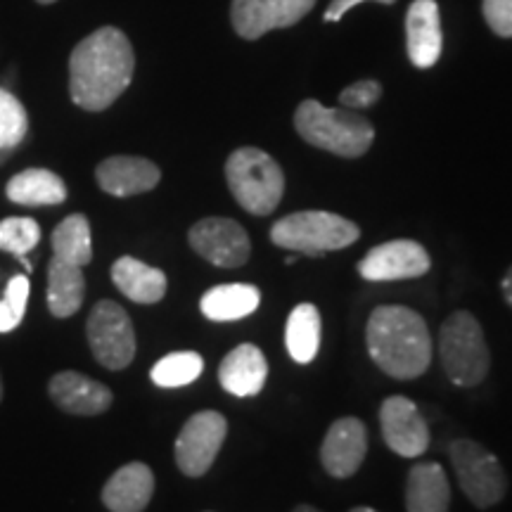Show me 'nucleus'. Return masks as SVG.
<instances>
[{"label": "nucleus", "instance_id": "obj_1", "mask_svg": "<svg viewBox=\"0 0 512 512\" xmlns=\"http://www.w3.org/2000/svg\"><path fill=\"white\" fill-rule=\"evenodd\" d=\"M136 55L126 34L117 27H102L86 36L69 57V95L76 107L102 112L131 86Z\"/></svg>", "mask_w": 512, "mask_h": 512}, {"label": "nucleus", "instance_id": "obj_2", "mask_svg": "<svg viewBox=\"0 0 512 512\" xmlns=\"http://www.w3.org/2000/svg\"><path fill=\"white\" fill-rule=\"evenodd\" d=\"M366 344L375 366L394 380H415L432 363L430 328L408 306H377L368 318Z\"/></svg>", "mask_w": 512, "mask_h": 512}, {"label": "nucleus", "instance_id": "obj_3", "mask_svg": "<svg viewBox=\"0 0 512 512\" xmlns=\"http://www.w3.org/2000/svg\"><path fill=\"white\" fill-rule=\"evenodd\" d=\"M294 128L309 145L347 159L366 155L375 140V128L366 117L344 107H323L318 100H304L297 107Z\"/></svg>", "mask_w": 512, "mask_h": 512}, {"label": "nucleus", "instance_id": "obj_4", "mask_svg": "<svg viewBox=\"0 0 512 512\" xmlns=\"http://www.w3.org/2000/svg\"><path fill=\"white\" fill-rule=\"evenodd\" d=\"M361 238V228L332 211H294L271 226L275 247L299 256H323L337 252Z\"/></svg>", "mask_w": 512, "mask_h": 512}, {"label": "nucleus", "instance_id": "obj_5", "mask_svg": "<svg viewBox=\"0 0 512 512\" xmlns=\"http://www.w3.org/2000/svg\"><path fill=\"white\" fill-rule=\"evenodd\" d=\"M226 181L240 207L254 216L273 214L285 195L283 169L259 147H240L228 157Z\"/></svg>", "mask_w": 512, "mask_h": 512}, {"label": "nucleus", "instance_id": "obj_6", "mask_svg": "<svg viewBox=\"0 0 512 512\" xmlns=\"http://www.w3.org/2000/svg\"><path fill=\"white\" fill-rule=\"evenodd\" d=\"M439 358L456 387H477L491 368V351L484 330L470 311H456L439 332Z\"/></svg>", "mask_w": 512, "mask_h": 512}, {"label": "nucleus", "instance_id": "obj_7", "mask_svg": "<svg viewBox=\"0 0 512 512\" xmlns=\"http://www.w3.org/2000/svg\"><path fill=\"white\" fill-rule=\"evenodd\" d=\"M453 472H456L460 489L479 510L494 508L501 503L508 491V477L494 453L472 439H456L448 446Z\"/></svg>", "mask_w": 512, "mask_h": 512}, {"label": "nucleus", "instance_id": "obj_8", "mask_svg": "<svg viewBox=\"0 0 512 512\" xmlns=\"http://www.w3.org/2000/svg\"><path fill=\"white\" fill-rule=\"evenodd\" d=\"M88 344L95 361L107 370H124L136 356V330L117 302L102 299L93 306L86 323Z\"/></svg>", "mask_w": 512, "mask_h": 512}, {"label": "nucleus", "instance_id": "obj_9", "mask_svg": "<svg viewBox=\"0 0 512 512\" xmlns=\"http://www.w3.org/2000/svg\"><path fill=\"white\" fill-rule=\"evenodd\" d=\"M228 434V422L216 411H200L185 422L176 439V465L185 477L207 475Z\"/></svg>", "mask_w": 512, "mask_h": 512}, {"label": "nucleus", "instance_id": "obj_10", "mask_svg": "<svg viewBox=\"0 0 512 512\" xmlns=\"http://www.w3.org/2000/svg\"><path fill=\"white\" fill-rule=\"evenodd\" d=\"M190 247L202 259L219 268H240L249 261L252 242L247 230L238 221L223 219V216H209L197 221L188 233Z\"/></svg>", "mask_w": 512, "mask_h": 512}, {"label": "nucleus", "instance_id": "obj_11", "mask_svg": "<svg viewBox=\"0 0 512 512\" xmlns=\"http://www.w3.org/2000/svg\"><path fill=\"white\" fill-rule=\"evenodd\" d=\"M316 5V0H233L230 22L245 41H259L273 29L294 27Z\"/></svg>", "mask_w": 512, "mask_h": 512}, {"label": "nucleus", "instance_id": "obj_12", "mask_svg": "<svg viewBox=\"0 0 512 512\" xmlns=\"http://www.w3.org/2000/svg\"><path fill=\"white\" fill-rule=\"evenodd\" d=\"M427 249L415 240H389L377 245L358 261V273L370 283L411 280L430 271Z\"/></svg>", "mask_w": 512, "mask_h": 512}, {"label": "nucleus", "instance_id": "obj_13", "mask_svg": "<svg viewBox=\"0 0 512 512\" xmlns=\"http://www.w3.org/2000/svg\"><path fill=\"white\" fill-rule=\"evenodd\" d=\"M382 437L396 456L420 458L430 448V430L418 406L406 396H389L380 408Z\"/></svg>", "mask_w": 512, "mask_h": 512}, {"label": "nucleus", "instance_id": "obj_14", "mask_svg": "<svg viewBox=\"0 0 512 512\" xmlns=\"http://www.w3.org/2000/svg\"><path fill=\"white\" fill-rule=\"evenodd\" d=\"M368 453V430L358 418H339L320 446L323 470L335 479H349L361 470Z\"/></svg>", "mask_w": 512, "mask_h": 512}, {"label": "nucleus", "instance_id": "obj_15", "mask_svg": "<svg viewBox=\"0 0 512 512\" xmlns=\"http://www.w3.org/2000/svg\"><path fill=\"white\" fill-rule=\"evenodd\" d=\"M95 181L107 195L112 197H133L155 190L162 181V171L155 162L145 157L117 155L107 157L95 169Z\"/></svg>", "mask_w": 512, "mask_h": 512}, {"label": "nucleus", "instance_id": "obj_16", "mask_svg": "<svg viewBox=\"0 0 512 512\" xmlns=\"http://www.w3.org/2000/svg\"><path fill=\"white\" fill-rule=\"evenodd\" d=\"M48 394L60 411L72 415H100L114 403L110 387L76 370L57 373L48 384Z\"/></svg>", "mask_w": 512, "mask_h": 512}, {"label": "nucleus", "instance_id": "obj_17", "mask_svg": "<svg viewBox=\"0 0 512 512\" xmlns=\"http://www.w3.org/2000/svg\"><path fill=\"white\" fill-rule=\"evenodd\" d=\"M406 46L415 67L430 69L444 48L437 0H413L406 15Z\"/></svg>", "mask_w": 512, "mask_h": 512}, {"label": "nucleus", "instance_id": "obj_18", "mask_svg": "<svg viewBox=\"0 0 512 512\" xmlns=\"http://www.w3.org/2000/svg\"><path fill=\"white\" fill-rule=\"evenodd\" d=\"M268 377V361L264 351L254 344H240L223 358L219 366V382L228 394L247 399L264 389Z\"/></svg>", "mask_w": 512, "mask_h": 512}, {"label": "nucleus", "instance_id": "obj_19", "mask_svg": "<svg viewBox=\"0 0 512 512\" xmlns=\"http://www.w3.org/2000/svg\"><path fill=\"white\" fill-rule=\"evenodd\" d=\"M155 494V475L145 463H128L107 479L102 503L112 512H143Z\"/></svg>", "mask_w": 512, "mask_h": 512}, {"label": "nucleus", "instance_id": "obj_20", "mask_svg": "<svg viewBox=\"0 0 512 512\" xmlns=\"http://www.w3.org/2000/svg\"><path fill=\"white\" fill-rule=\"evenodd\" d=\"M451 484L439 463H418L406 479L408 512H448Z\"/></svg>", "mask_w": 512, "mask_h": 512}, {"label": "nucleus", "instance_id": "obj_21", "mask_svg": "<svg viewBox=\"0 0 512 512\" xmlns=\"http://www.w3.org/2000/svg\"><path fill=\"white\" fill-rule=\"evenodd\" d=\"M112 280L124 297L136 304H157L166 294V275L155 266H147L133 256H121L112 266Z\"/></svg>", "mask_w": 512, "mask_h": 512}, {"label": "nucleus", "instance_id": "obj_22", "mask_svg": "<svg viewBox=\"0 0 512 512\" xmlns=\"http://www.w3.org/2000/svg\"><path fill=\"white\" fill-rule=\"evenodd\" d=\"M5 195L22 207H55L67 200V185L55 171L27 169L10 178Z\"/></svg>", "mask_w": 512, "mask_h": 512}, {"label": "nucleus", "instance_id": "obj_23", "mask_svg": "<svg viewBox=\"0 0 512 512\" xmlns=\"http://www.w3.org/2000/svg\"><path fill=\"white\" fill-rule=\"evenodd\" d=\"M261 304L259 287L245 283H230L216 285L202 294L200 309L204 318L214 320V323H230V320H240L252 316Z\"/></svg>", "mask_w": 512, "mask_h": 512}, {"label": "nucleus", "instance_id": "obj_24", "mask_svg": "<svg viewBox=\"0 0 512 512\" xmlns=\"http://www.w3.org/2000/svg\"><path fill=\"white\" fill-rule=\"evenodd\" d=\"M86 297V278L81 266L67 264L57 256L48 266V309L55 318H69L81 309Z\"/></svg>", "mask_w": 512, "mask_h": 512}, {"label": "nucleus", "instance_id": "obj_25", "mask_svg": "<svg viewBox=\"0 0 512 512\" xmlns=\"http://www.w3.org/2000/svg\"><path fill=\"white\" fill-rule=\"evenodd\" d=\"M320 332H323V320H320V311L316 306H294L285 328V344L294 363L306 366L316 358L320 349Z\"/></svg>", "mask_w": 512, "mask_h": 512}, {"label": "nucleus", "instance_id": "obj_26", "mask_svg": "<svg viewBox=\"0 0 512 512\" xmlns=\"http://www.w3.org/2000/svg\"><path fill=\"white\" fill-rule=\"evenodd\" d=\"M53 252L60 261L74 266H88L93 259V240L91 223L83 214H72L60 221L53 230Z\"/></svg>", "mask_w": 512, "mask_h": 512}, {"label": "nucleus", "instance_id": "obj_27", "mask_svg": "<svg viewBox=\"0 0 512 512\" xmlns=\"http://www.w3.org/2000/svg\"><path fill=\"white\" fill-rule=\"evenodd\" d=\"M202 370L204 361L200 354H195V351H176V354H169L162 361H157L150 370V377L157 387L174 389L195 382L202 375Z\"/></svg>", "mask_w": 512, "mask_h": 512}, {"label": "nucleus", "instance_id": "obj_28", "mask_svg": "<svg viewBox=\"0 0 512 512\" xmlns=\"http://www.w3.org/2000/svg\"><path fill=\"white\" fill-rule=\"evenodd\" d=\"M29 131L27 110L15 95L0 88V152H10Z\"/></svg>", "mask_w": 512, "mask_h": 512}, {"label": "nucleus", "instance_id": "obj_29", "mask_svg": "<svg viewBox=\"0 0 512 512\" xmlns=\"http://www.w3.org/2000/svg\"><path fill=\"white\" fill-rule=\"evenodd\" d=\"M41 242V226L27 216H12L0 221V249L24 256Z\"/></svg>", "mask_w": 512, "mask_h": 512}, {"label": "nucleus", "instance_id": "obj_30", "mask_svg": "<svg viewBox=\"0 0 512 512\" xmlns=\"http://www.w3.org/2000/svg\"><path fill=\"white\" fill-rule=\"evenodd\" d=\"M29 302V278L27 275H15L5 287L3 299H0V332H12L24 320Z\"/></svg>", "mask_w": 512, "mask_h": 512}, {"label": "nucleus", "instance_id": "obj_31", "mask_svg": "<svg viewBox=\"0 0 512 512\" xmlns=\"http://www.w3.org/2000/svg\"><path fill=\"white\" fill-rule=\"evenodd\" d=\"M380 98H382L380 81L363 79V81L351 83L349 88H344V91L339 93V107H344V110H354V112L368 110V107H373Z\"/></svg>", "mask_w": 512, "mask_h": 512}, {"label": "nucleus", "instance_id": "obj_32", "mask_svg": "<svg viewBox=\"0 0 512 512\" xmlns=\"http://www.w3.org/2000/svg\"><path fill=\"white\" fill-rule=\"evenodd\" d=\"M489 29L501 38H512V0H482Z\"/></svg>", "mask_w": 512, "mask_h": 512}, {"label": "nucleus", "instance_id": "obj_33", "mask_svg": "<svg viewBox=\"0 0 512 512\" xmlns=\"http://www.w3.org/2000/svg\"><path fill=\"white\" fill-rule=\"evenodd\" d=\"M361 3H368V0H332L328 5V10H325V22H339L344 15L351 8H356V5ZM375 3H382V5H394L396 0H375Z\"/></svg>", "mask_w": 512, "mask_h": 512}, {"label": "nucleus", "instance_id": "obj_34", "mask_svg": "<svg viewBox=\"0 0 512 512\" xmlns=\"http://www.w3.org/2000/svg\"><path fill=\"white\" fill-rule=\"evenodd\" d=\"M501 292H503V299L512 306V266L505 271L503 280H501Z\"/></svg>", "mask_w": 512, "mask_h": 512}, {"label": "nucleus", "instance_id": "obj_35", "mask_svg": "<svg viewBox=\"0 0 512 512\" xmlns=\"http://www.w3.org/2000/svg\"><path fill=\"white\" fill-rule=\"evenodd\" d=\"M292 512H320L318 508H313V505H306V503H302V505H297V508H294Z\"/></svg>", "mask_w": 512, "mask_h": 512}, {"label": "nucleus", "instance_id": "obj_36", "mask_svg": "<svg viewBox=\"0 0 512 512\" xmlns=\"http://www.w3.org/2000/svg\"><path fill=\"white\" fill-rule=\"evenodd\" d=\"M297 259H299V254H287V256H285V264H287V266L297 264Z\"/></svg>", "mask_w": 512, "mask_h": 512}, {"label": "nucleus", "instance_id": "obj_37", "mask_svg": "<svg viewBox=\"0 0 512 512\" xmlns=\"http://www.w3.org/2000/svg\"><path fill=\"white\" fill-rule=\"evenodd\" d=\"M349 512H377V510L366 508V505H361V508H354V510H349Z\"/></svg>", "mask_w": 512, "mask_h": 512}, {"label": "nucleus", "instance_id": "obj_38", "mask_svg": "<svg viewBox=\"0 0 512 512\" xmlns=\"http://www.w3.org/2000/svg\"><path fill=\"white\" fill-rule=\"evenodd\" d=\"M36 3H41V5H53V3H57V0H36Z\"/></svg>", "mask_w": 512, "mask_h": 512}, {"label": "nucleus", "instance_id": "obj_39", "mask_svg": "<svg viewBox=\"0 0 512 512\" xmlns=\"http://www.w3.org/2000/svg\"><path fill=\"white\" fill-rule=\"evenodd\" d=\"M0 401H3V380H0Z\"/></svg>", "mask_w": 512, "mask_h": 512}]
</instances>
